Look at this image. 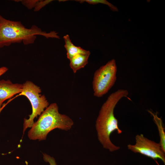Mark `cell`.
Masks as SVG:
<instances>
[{
  "instance_id": "1",
  "label": "cell",
  "mask_w": 165,
  "mask_h": 165,
  "mask_svg": "<svg viewBox=\"0 0 165 165\" xmlns=\"http://www.w3.org/2000/svg\"><path fill=\"white\" fill-rule=\"evenodd\" d=\"M128 91L119 89L111 94L102 105L96 122L95 127L98 139L103 147L111 152L120 147L114 145L110 139L111 134L114 131L118 134L122 131L118 126V121L114 114V108L123 97H127Z\"/></svg>"
},
{
  "instance_id": "2",
  "label": "cell",
  "mask_w": 165,
  "mask_h": 165,
  "mask_svg": "<svg viewBox=\"0 0 165 165\" xmlns=\"http://www.w3.org/2000/svg\"><path fill=\"white\" fill-rule=\"evenodd\" d=\"M57 34L55 31L47 33L34 25L27 28L20 21L6 19L0 14V48L14 43L23 42L25 45L33 44L37 35L47 38H59Z\"/></svg>"
},
{
  "instance_id": "3",
  "label": "cell",
  "mask_w": 165,
  "mask_h": 165,
  "mask_svg": "<svg viewBox=\"0 0 165 165\" xmlns=\"http://www.w3.org/2000/svg\"><path fill=\"white\" fill-rule=\"evenodd\" d=\"M74 124L68 116L59 112L57 103L50 104L34 122L29 130L28 135L31 140H45L48 133L56 128L64 130H70Z\"/></svg>"
},
{
  "instance_id": "4",
  "label": "cell",
  "mask_w": 165,
  "mask_h": 165,
  "mask_svg": "<svg viewBox=\"0 0 165 165\" xmlns=\"http://www.w3.org/2000/svg\"><path fill=\"white\" fill-rule=\"evenodd\" d=\"M22 90L16 96L23 95L29 101L32 107V112L28 119L24 118L23 123V135L28 128H31L34 123L35 118L40 116L49 105L44 95L40 94V88L30 81H27L23 84Z\"/></svg>"
},
{
  "instance_id": "5",
  "label": "cell",
  "mask_w": 165,
  "mask_h": 165,
  "mask_svg": "<svg viewBox=\"0 0 165 165\" xmlns=\"http://www.w3.org/2000/svg\"><path fill=\"white\" fill-rule=\"evenodd\" d=\"M116 72L117 66L114 59L95 71L92 82L94 96L101 97L108 92L116 80Z\"/></svg>"
},
{
  "instance_id": "6",
  "label": "cell",
  "mask_w": 165,
  "mask_h": 165,
  "mask_svg": "<svg viewBox=\"0 0 165 165\" xmlns=\"http://www.w3.org/2000/svg\"><path fill=\"white\" fill-rule=\"evenodd\" d=\"M135 139L136 143L134 145H128V149L154 160L159 159L165 164V152L162 150L160 143L148 139L143 134L136 135Z\"/></svg>"
},
{
  "instance_id": "7",
  "label": "cell",
  "mask_w": 165,
  "mask_h": 165,
  "mask_svg": "<svg viewBox=\"0 0 165 165\" xmlns=\"http://www.w3.org/2000/svg\"><path fill=\"white\" fill-rule=\"evenodd\" d=\"M23 85L13 83L9 80H0V113L3 103L22 91Z\"/></svg>"
},
{
  "instance_id": "8",
  "label": "cell",
  "mask_w": 165,
  "mask_h": 165,
  "mask_svg": "<svg viewBox=\"0 0 165 165\" xmlns=\"http://www.w3.org/2000/svg\"><path fill=\"white\" fill-rule=\"evenodd\" d=\"M63 38L65 43L64 47L67 52V57L69 60L77 54L90 53V51L85 50L80 47L74 45L70 39L68 35H64Z\"/></svg>"
},
{
  "instance_id": "9",
  "label": "cell",
  "mask_w": 165,
  "mask_h": 165,
  "mask_svg": "<svg viewBox=\"0 0 165 165\" xmlns=\"http://www.w3.org/2000/svg\"><path fill=\"white\" fill-rule=\"evenodd\" d=\"M90 53L87 54L80 53L74 56L70 60V66L74 73L84 68L88 62Z\"/></svg>"
},
{
  "instance_id": "10",
  "label": "cell",
  "mask_w": 165,
  "mask_h": 165,
  "mask_svg": "<svg viewBox=\"0 0 165 165\" xmlns=\"http://www.w3.org/2000/svg\"><path fill=\"white\" fill-rule=\"evenodd\" d=\"M148 111L153 116L154 121L157 126L160 138L159 143L162 150L165 152V133L162 120L158 116L157 113L155 114L149 110Z\"/></svg>"
},
{
  "instance_id": "11",
  "label": "cell",
  "mask_w": 165,
  "mask_h": 165,
  "mask_svg": "<svg viewBox=\"0 0 165 165\" xmlns=\"http://www.w3.org/2000/svg\"><path fill=\"white\" fill-rule=\"evenodd\" d=\"M80 3L83 2H86L91 4H96L99 3L104 4L108 5L110 8L113 11H118L117 8L113 6L107 1L105 0H77Z\"/></svg>"
},
{
  "instance_id": "12",
  "label": "cell",
  "mask_w": 165,
  "mask_h": 165,
  "mask_svg": "<svg viewBox=\"0 0 165 165\" xmlns=\"http://www.w3.org/2000/svg\"><path fill=\"white\" fill-rule=\"evenodd\" d=\"M52 1L51 0H38L35 5L34 11L35 12L38 11Z\"/></svg>"
},
{
  "instance_id": "13",
  "label": "cell",
  "mask_w": 165,
  "mask_h": 165,
  "mask_svg": "<svg viewBox=\"0 0 165 165\" xmlns=\"http://www.w3.org/2000/svg\"><path fill=\"white\" fill-rule=\"evenodd\" d=\"M38 0H20L22 4L28 9H31L34 8L35 5Z\"/></svg>"
},
{
  "instance_id": "14",
  "label": "cell",
  "mask_w": 165,
  "mask_h": 165,
  "mask_svg": "<svg viewBox=\"0 0 165 165\" xmlns=\"http://www.w3.org/2000/svg\"><path fill=\"white\" fill-rule=\"evenodd\" d=\"M43 158L44 160L48 162L50 165H57L54 158L46 153H43Z\"/></svg>"
},
{
  "instance_id": "15",
  "label": "cell",
  "mask_w": 165,
  "mask_h": 165,
  "mask_svg": "<svg viewBox=\"0 0 165 165\" xmlns=\"http://www.w3.org/2000/svg\"><path fill=\"white\" fill-rule=\"evenodd\" d=\"M8 70V68L6 67L0 68V76L5 73Z\"/></svg>"
}]
</instances>
